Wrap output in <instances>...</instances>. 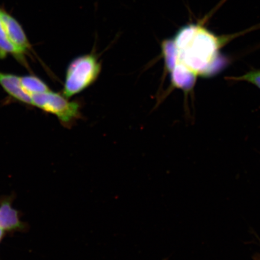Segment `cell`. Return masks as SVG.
Wrapping results in <instances>:
<instances>
[{
    "label": "cell",
    "mask_w": 260,
    "mask_h": 260,
    "mask_svg": "<svg viewBox=\"0 0 260 260\" xmlns=\"http://www.w3.org/2000/svg\"><path fill=\"white\" fill-rule=\"evenodd\" d=\"M101 71V64L93 54L78 57L69 64L63 90L67 99L82 92L95 82Z\"/></svg>",
    "instance_id": "2"
},
{
    "label": "cell",
    "mask_w": 260,
    "mask_h": 260,
    "mask_svg": "<svg viewBox=\"0 0 260 260\" xmlns=\"http://www.w3.org/2000/svg\"><path fill=\"white\" fill-rule=\"evenodd\" d=\"M1 17L3 28L9 41L22 53H27L30 50L31 45L21 25L5 9H1Z\"/></svg>",
    "instance_id": "5"
},
{
    "label": "cell",
    "mask_w": 260,
    "mask_h": 260,
    "mask_svg": "<svg viewBox=\"0 0 260 260\" xmlns=\"http://www.w3.org/2000/svg\"><path fill=\"white\" fill-rule=\"evenodd\" d=\"M226 79L235 81H246L254 84L260 89V70L251 71L242 76L227 77Z\"/></svg>",
    "instance_id": "10"
},
{
    "label": "cell",
    "mask_w": 260,
    "mask_h": 260,
    "mask_svg": "<svg viewBox=\"0 0 260 260\" xmlns=\"http://www.w3.org/2000/svg\"><path fill=\"white\" fill-rule=\"evenodd\" d=\"M14 194L0 198V229L7 233L27 232V223L20 219L19 211L12 207Z\"/></svg>",
    "instance_id": "4"
},
{
    "label": "cell",
    "mask_w": 260,
    "mask_h": 260,
    "mask_svg": "<svg viewBox=\"0 0 260 260\" xmlns=\"http://www.w3.org/2000/svg\"><path fill=\"white\" fill-rule=\"evenodd\" d=\"M31 98L32 106L56 116L63 124H69L80 115L79 103L69 102L60 93L50 90L32 95Z\"/></svg>",
    "instance_id": "3"
},
{
    "label": "cell",
    "mask_w": 260,
    "mask_h": 260,
    "mask_svg": "<svg viewBox=\"0 0 260 260\" xmlns=\"http://www.w3.org/2000/svg\"><path fill=\"white\" fill-rule=\"evenodd\" d=\"M253 260H260V253H256V254L253 256Z\"/></svg>",
    "instance_id": "12"
},
{
    "label": "cell",
    "mask_w": 260,
    "mask_h": 260,
    "mask_svg": "<svg viewBox=\"0 0 260 260\" xmlns=\"http://www.w3.org/2000/svg\"><path fill=\"white\" fill-rule=\"evenodd\" d=\"M177 59L198 76L212 73L221 59L220 39L203 25L189 24L178 30L173 39Z\"/></svg>",
    "instance_id": "1"
},
{
    "label": "cell",
    "mask_w": 260,
    "mask_h": 260,
    "mask_svg": "<svg viewBox=\"0 0 260 260\" xmlns=\"http://www.w3.org/2000/svg\"><path fill=\"white\" fill-rule=\"evenodd\" d=\"M21 85L25 92L32 96L48 92V86L40 78L34 76L20 77Z\"/></svg>",
    "instance_id": "9"
},
{
    "label": "cell",
    "mask_w": 260,
    "mask_h": 260,
    "mask_svg": "<svg viewBox=\"0 0 260 260\" xmlns=\"http://www.w3.org/2000/svg\"><path fill=\"white\" fill-rule=\"evenodd\" d=\"M169 73L171 74V82L174 87L183 90L185 92H190L193 89L198 75L184 64L178 61Z\"/></svg>",
    "instance_id": "7"
},
{
    "label": "cell",
    "mask_w": 260,
    "mask_h": 260,
    "mask_svg": "<svg viewBox=\"0 0 260 260\" xmlns=\"http://www.w3.org/2000/svg\"><path fill=\"white\" fill-rule=\"evenodd\" d=\"M7 233L5 232V231L3 230L2 229H0V243H2L3 240L4 239L6 235H7Z\"/></svg>",
    "instance_id": "11"
},
{
    "label": "cell",
    "mask_w": 260,
    "mask_h": 260,
    "mask_svg": "<svg viewBox=\"0 0 260 260\" xmlns=\"http://www.w3.org/2000/svg\"><path fill=\"white\" fill-rule=\"evenodd\" d=\"M9 54H11L21 61H24V55L9 41L3 28L1 8H0V58H4Z\"/></svg>",
    "instance_id": "8"
},
{
    "label": "cell",
    "mask_w": 260,
    "mask_h": 260,
    "mask_svg": "<svg viewBox=\"0 0 260 260\" xmlns=\"http://www.w3.org/2000/svg\"><path fill=\"white\" fill-rule=\"evenodd\" d=\"M0 86L16 100L32 106L31 96L26 93L21 85L20 77L0 72Z\"/></svg>",
    "instance_id": "6"
}]
</instances>
